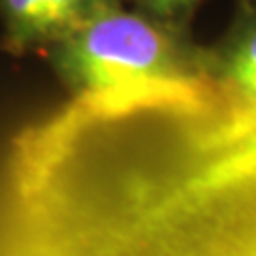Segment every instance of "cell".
<instances>
[{"instance_id": "cell-1", "label": "cell", "mask_w": 256, "mask_h": 256, "mask_svg": "<svg viewBox=\"0 0 256 256\" xmlns=\"http://www.w3.org/2000/svg\"><path fill=\"white\" fill-rule=\"evenodd\" d=\"M56 77L92 107L216 114L205 47L126 4L100 13L45 54Z\"/></svg>"}, {"instance_id": "cell-2", "label": "cell", "mask_w": 256, "mask_h": 256, "mask_svg": "<svg viewBox=\"0 0 256 256\" xmlns=\"http://www.w3.org/2000/svg\"><path fill=\"white\" fill-rule=\"evenodd\" d=\"M205 62L222 114L218 128L256 126V0H237L228 28L205 47Z\"/></svg>"}, {"instance_id": "cell-3", "label": "cell", "mask_w": 256, "mask_h": 256, "mask_svg": "<svg viewBox=\"0 0 256 256\" xmlns=\"http://www.w3.org/2000/svg\"><path fill=\"white\" fill-rule=\"evenodd\" d=\"M124 0H0L2 50L13 56L45 54L100 13Z\"/></svg>"}, {"instance_id": "cell-4", "label": "cell", "mask_w": 256, "mask_h": 256, "mask_svg": "<svg viewBox=\"0 0 256 256\" xmlns=\"http://www.w3.org/2000/svg\"><path fill=\"white\" fill-rule=\"evenodd\" d=\"M210 148L214 154L192 182L182 188L184 194L207 192L239 180L256 178V126L214 128Z\"/></svg>"}, {"instance_id": "cell-5", "label": "cell", "mask_w": 256, "mask_h": 256, "mask_svg": "<svg viewBox=\"0 0 256 256\" xmlns=\"http://www.w3.org/2000/svg\"><path fill=\"white\" fill-rule=\"evenodd\" d=\"M126 2L130 9L146 13L164 26L190 32V22L205 0H124Z\"/></svg>"}]
</instances>
